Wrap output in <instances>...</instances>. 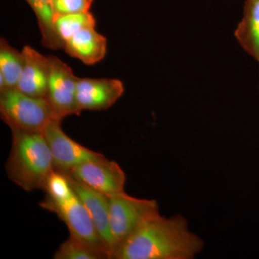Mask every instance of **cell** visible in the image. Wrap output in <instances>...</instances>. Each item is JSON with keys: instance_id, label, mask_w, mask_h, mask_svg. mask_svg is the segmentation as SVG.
I'll list each match as a JSON object with an SVG mask.
<instances>
[{"instance_id": "obj_15", "label": "cell", "mask_w": 259, "mask_h": 259, "mask_svg": "<svg viewBox=\"0 0 259 259\" xmlns=\"http://www.w3.org/2000/svg\"><path fill=\"white\" fill-rule=\"evenodd\" d=\"M24 66L23 52L12 47L5 38L0 39V75L4 77L6 89L16 88ZM5 89V90H6Z\"/></svg>"}, {"instance_id": "obj_18", "label": "cell", "mask_w": 259, "mask_h": 259, "mask_svg": "<svg viewBox=\"0 0 259 259\" xmlns=\"http://www.w3.org/2000/svg\"><path fill=\"white\" fill-rule=\"evenodd\" d=\"M46 195L55 199H63L74 192L66 175L54 170L48 177L44 190Z\"/></svg>"}, {"instance_id": "obj_6", "label": "cell", "mask_w": 259, "mask_h": 259, "mask_svg": "<svg viewBox=\"0 0 259 259\" xmlns=\"http://www.w3.org/2000/svg\"><path fill=\"white\" fill-rule=\"evenodd\" d=\"M39 204L42 209L56 214L69 228L70 235L77 237L95 248L106 252L110 258L106 245L94 226L86 207L74 191L63 199L53 198L46 195Z\"/></svg>"}, {"instance_id": "obj_1", "label": "cell", "mask_w": 259, "mask_h": 259, "mask_svg": "<svg viewBox=\"0 0 259 259\" xmlns=\"http://www.w3.org/2000/svg\"><path fill=\"white\" fill-rule=\"evenodd\" d=\"M204 241L190 231L187 218L156 214L119 245L112 259H193Z\"/></svg>"}, {"instance_id": "obj_19", "label": "cell", "mask_w": 259, "mask_h": 259, "mask_svg": "<svg viewBox=\"0 0 259 259\" xmlns=\"http://www.w3.org/2000/svg\"><path fill=\"white\" fill-rule=\"evenodd\" d=\"M94 0H54L56 15L72 14L90 11Z\"/></svg>"}, {"instance_id": "obj_4", "label": "cell", "mask_w": 259, "mask_h": 259, "mask_svg": "<svg viewBox=\"0 0 259 259\" xmlns=\"http://www.w3.org/2000/svg\"><path fill=\"white\" fill-rule=\"evenodd\" d=\"M107 196L110 228L117 248L145 221L160 214L159 207L155 199L136 198L125 192Z\"/></svg>"}, {"instance_id": "obj_2", "label": "cell", "mask_w": 259, "mask_h": 259, "mask_svg": "<svg viewBox=\"0 0 259 259\" xmlns=\"http://www.w3.org/2000/svg\"><path fill=\"white\" fill-rule=\"evenodd\" d=\"M12 146L5 164L10 180L27 192L44 190L55 170L50 148L42 133L11 130Z\"/></svg>"}, {"instance_id": "obj_9", "label": "cell", "mask_w": 259, "mask_h": 259, "mask_svg": "<svg viewBox=\"0 0 259 259\" xmlns=\"http://www.w3.org/2000/svg\"><path fill=\"white\" fill-rule=\"evenodd\" d=\"M123 83L116 79L79 78L76 88V100L80 112L107 110L123 95Z\"/></svg>"}, {"instance_id": "obj_8", "label": "cell", "mask_w": 259, "mask_h": 259, "mask_svg": "<svg viewBox=\"0 0 259 259\" xmlns=\"http://www.w3.org/2000/svg\"><path fill=\"white\" fill-rule=\"evenodd\" d=\"M65 175L106 195L125 192L126 176L117 162L106 157L85 162Z\"/></svg>"}, {"instance_id": "obj_3", "label": "cell", "mask_w": 259, "mask_h": 259, "mask_svg": "<svg viewBox=\"0 0 259 259\" xmlns=\"http://www.w3.org/2000/svg\"><path fill=\"white\" fill-rule=\"evenodd\" d=\"M0 114L10 129L30 132L42 133L53 120L45 98L30 96L17 88L0 91Z\"/></svg>"}, {"instance_id": "obj_10", "label": "cell", "mask_w": 259, "mask_h": 259, "mask_svg": "<svg viewBox=\"0 0 259 259\" xmlns=\"http://www.w3.org/2000/svg\"><path fill=\"white\" fill-rule=\"evenodd\" d=\"M66 175L75 193L86 207L89 215L102 241L106 245L110 255V259H112L117 248V243L112 236L110 228L107 196L83 185L69 175Z\"/></svg>"}, {"instance_id": "obj_11", "label": "cell", "mask_w": 259, "mask_h": 259, "mask_svg": "<svg viewBox=\"0 0 259 259\" xmlns=\"http://www.w3.org/2000/svg\"><path fill=\"white\" fill-rule=\"evenodd\" d=\"M22 52L23 69L16 88L30 96L45 98L49 80V56L42 55L30 46H25Z\"/></svg>"}, {"instance_id": "obj_5", "label": "cell", "mask_w": 259, "mask_h": 259, "mask_svg": "<svg viewBox=\"0 0 259 259\" xmlns=\"http://www.w3.org/2000/svg\"><path fill=\"white\" fill-rule=\"evenodd\" d=\"M49 74L45 99L50 107L53 120L61 122L71 115L81 112L76 100L79 77L59 58L49 56Z\"/></svg>"}, {"instance_id": "obj_12", "label": "cell", "mask_w": 259, "mask_h": 259, "mask_svg": "<svg viewBox=\"0 0 259 259\" xmlns=\"http://www.w3.org/2000/svg\"><path fill=\"white\" fill-rule=\"evenodd\" d=\"M106 37L89 28L80 30L65 44L66 52L85 64L93 65L102 61L107 54Z\"/></svg>"}, {"instance_id": "obj_16", "label": "cell", "mask_w": 259, "mask_h": 259, "mask_svg": "<svg viewBox=\"0 0 259 259\" xmlns=\"http://www.w3.org/2000/svg\"><path fill=\"white\" fill-rule=\"evenodd\" d=\"M95 26L96 20L90 11L56 15L54 19V30L64 47L66 42L80 30Z\"/></svg>"}, {"instance_id": "obj_7", "label": "cell", "mask_w": 259, "mask_h": 259, "mask_svg": "<svg viewBox=\"0 0 259 259\" xmlns=\"http://www.w3.org/2000/svg\"><path fill=\"white\" fill-rule=\"evenodd\" d=\"M61 122L52 120L42 131L50 148L54 168L63 174L69 173L74 167L85 162L105 157L70 139L61 126Z\"/></svg>"}, {"instance_id": "obj_17", "label": "cell", "mask_w": 259, "mask_h": 259, "mask_svg": "<svg viewBox=\"0 0 259 259\" xmlns=\"http://www.w3.org/2000/svg\"><path fill=\"white\" fill-rule=\"evenodd\" d=\"M55 259H109L106 252L95 248L88 242L70 235L54 255Z\"/></svg>"}, {"instance_id": "obj_14", "label": "cell", "mask_w": 259, "mask_h": 259, "mask_svg": "<svg viewBox=\"0 0 259 259\" xmlns=\"http://www.w3.org/2000/svg\"><path fill=\"white\" fill-rule=\"evenodd\" d=\"M36 16L42 35V44L48 49H64L54 30V0H26Z\"/></svg>"}, {"instance_id": "obj_13", "label": "cell", "mask_w": 259, "mask_h": 259, "mask_svg": "<svg viewBox=\"0 0 259 259\" xmlns=\"http://www.w3.org/2000/svg\"><path fill=\"white\" fill-rule=\"evenodd\" d=\"M235 35L240 45L259 63V0H246Z\"/></svg>"}]
</instances>
